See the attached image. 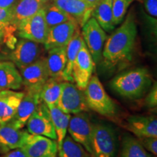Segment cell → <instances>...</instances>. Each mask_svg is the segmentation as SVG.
Listing matches in <instances>:
<instances>
[{
    "label": "cell",
    "mask_w": 157,
    "mask_h": 157,
    "mask_svg": "<svg viewBox=\"0 0 157 157\" xmlns=\"http://www.w3.org/2000/svg\"><path fill=\"white\" fill-rule=\"evenodd\" d=\"M117 137L112 126L98 122L93 124L91 138V157H116Z\"/></svg>",
    "instance_id": "4"
},
{
    "label": "cell",
    "mask_w": 157,
    "mask_h": 157,
    "mask_svg": "<svg viewBox=\"0 0 157 157\" xmlns=\"http://www.w3.org/2000/svg\"><path fill=\"white\" fill-rule=\"evenodd\" d=\"M64 80L61 78L49 77L41 90L42 101L47 105H57L62 93Z\"/></svg>",
    "instance_id": "26"
},
{
    "label": "cell",
    "mask_w": 157,
    "mask_h": 157,
    "mask_svg": "<svg viewBox=\"0 0 157 157\" xmlns=\"http://www.w3.org/2000/svg\"><path fill=\"white\" fill-rule=\"evenodd\" d=\"M0 157H26L21 148H15L5 153Z\"/></svg>",
    "instance_id": "35"
},
{
    "label": "cell",
    "mask_w": 157,
    "mask_h": 157,
    "mask_svg": "<svg viewBox=\"0 0 157 157\" xmlns=\"http://www.w3.org/2000/svg\"><path fill=\"white\" fill-rule=\"evenodd\" d=\"M12 7L9 9H0V43L6 40L11 35V33L15 31L11 23Z\"/></svg>",
    "instance_id": "30"
},
{
    "label": "cell",
    "mask_w": 157,
    "mask_h": 157,
    "mask_svg": "<svg viewBox=\"0 0 157 157\" xmlns=\"http://www.w3.org/2000/svg\"><path fill=\"white\" fill-rule=\"evenodd\" d=\"M43 8L44 10L45 21L48 29L73 18L52 2L44 5Z\"/></svg>",
    "instance_id": "28"
},
{
    "label": "cell",
    "mask_w": 157,
    "mask_h": 157,
    "mask_svg": "<svg viewBox=\"0 0 157 157\" xmlns=\"http://www.w3.org/2000/svg\"><path fill=\"white\" fill-rule=\"evenodd\" d=\"M85 44L82 36L81 31L79 29H77L74 32V34L71 39L67 46L66 47V65L65 68L63 78L64 81L74 82L72 77V66L77 56L78 51L82 48V47Z\"/></svg>",
    "instance_id": "22"
},
{
    "label": "cell",
    "mask_w": 157,
    "mask_h": 157,
    "mask_svg": "<svg viewBox=\"0 0 157 157\" xmlns=\"http://www.w3.org/2000/svg\"><path fill=\"white\" fill-rule=\"evenodd\" d=\"M84 1H85L86 2H87L88 4H89V5L93 6V7H95L96 4H97L98 2L100 1V0H84Z\"/></svg>",
    "instance_id": "37"
},
{
    "label": "cell",
    "mask_w": 157,
    "mask_h": 157,
    "mask_svg": "<svg viewBox=\"0 0 157 157\" xmlns=\"http://www.w3.org/2000/svg\"><path fill=\"white\" fill-rule=\"evenodd\" d=\"M29 133L7 122L0 124V154L21 148Z\"/></svg>",
    "instance_id": "17"
},
{
    "label": "cell",
    "mask_w": 157,
    "mask_h": 157,
    "mask_svg": "<svg viewBox=\"0 0 157 157\" xmlns=\"http://www.w3.org/2000/svg\"><path fill=\"white\" fill-rule=\"evenodd\" d=\"M125 128L137 138L157 137V119L156 116L133 115L127 119Z\"/></svg>",
    "instance_id": "16"
},
{
    "label": "cell",
    "mask_w": 157,
    "mask_h": 157,
    "mask_svg": "<svg viewBox=\"0 0 157 157\" xmlns=\"http://www.w3.org/2000/svg\"><path fill=\"white\" fill-rule=\"evenodd\" d=\"M144 6L148 14L153 17H156L157 0H144Z\"/></svg>",
    "instance_id": "34"
},
{
    "label": "cell",
    "mask_w": 157,
    "mask_h": 157,
    "mask_svg": "<svg viewBox=\"0 0 157 157\" xmlns=\"http://www.w3.org/2000/svg\"><path fill=\"white\" fill-rule=\"evenodd\" d=\"M52 124L57 136V144L59 149L61 146L63 140L67 135L68 123L71 118V114L63 112L58 106V105H48Z\"/></svg>",
    "instance_id": "24"
},
{
    "label": "cell",
    "mask_w": 157,
    "mask_h": 157,
    "mask_svg": "<svg viewBox=\"0 0 157 157\" xmlns=\"http://www.w3.org/2000/svg\"><path fill=\"white\" fill-rule=\"evenodd\" d=\"M27 132L29 134L42 135L56 140L57 136L55 131L50 111L48 105L43 101L37 106L36 109L27 121Z\"/></svg>",
    "instance_id": "9"
},
{
    "label": "cell",
    "mask_w": 157,
    "mask_h": 157,
    "mask_svg": "<svg viewBox=\"0 0 157 157\" xmlns=\"http://www.w3.org/2000/svg\"><path fill=\"white\" fill-rule=\"evenodd\" d=\"M151 157H156V156H151Z\"/></svg>",
    "instance_id": "39"
},
{
    "label": "cell",
    "mask_w": 157,
    "mask_h": 157,
    "mask_svg": "<svg viewBox=\"0 0 157 157\" xmlns=\"http://www.w3.org/2000/svg\"><path fill=\"white\" fill-rule=\"evenodd\" d=\"M41 51V47L38 43L21 39L17 42L9 58L11 62L21 70L40 58Z\"/></svg>",
    "instance_id": "13"
},
{
    "label": "cell",
    "mask_w": 157,
    "mask_h": 157,
    "mask_svg": "<svg viewBox=\"0 0 157 157\" xmlns=\"http://www.w3.org/2000/svg\"><path fill=\"white\" fill-rule=\"evenodd\" d=\"M22 86V76L15 64L11 61L0 62V91L17 90Z\"/></svg>",
    "instance_id": "21"
},
{
    "label": "cell",
    "mask_w": 157,
    "mask_h": 157,
    "mask_svg": "<svg viewBox=\"0 0 157 157\" xmlns=\"http://www.w3.org/2000/svg\"><path fill=\"white\" fill-rule=\"evenodd\" d=\"M46 61L49 76L63 78V74L66 65V48H57L48 50Z\"/></svg>",
    "instance_id": "25"
},
{
    "label": "cell",
    "mask_w": 157,
    "mask_h": 157,
    "mask_svg": "<svg viewBox=\"0 0 157 157\" xmlns=\"http://www.w3.org/2000/svg\"><path fill=\"white\" fill-rule=\"evenodd\" d=\"M137 34V25L130 13L104 44L102 59L108 68H113L130 60Z\"/></svg>",
    "instance_id": "1"
},
{
    "label": "cell",
    "mask_w": 157,
    "mask_h": 157,
    "mask_svg": "<svg viewBox=\"0 0 157 157\" xmlns=\"http://www.w3.org/2000/svg\"><path fill=\"white\" fill-rule=\"evenodd\" d=\"M25 92L12 90L0 91V124L9 122L16 113Z\"/></svg>",
    "instance_id": "19"
},
{
    "label": "cell",
    "mask_w": 157,
    "mask_h": 157,
    "mask_svg": "<svg viewBox=\"0 0 157 157\" xmlns=\"http://www.w3.org/2000/svg\"><path fill=\"white\" fill-rule=\"evenodd\" d=\"M42 89L25 90V95L21 100L16 113L9 121L15 128L22 129L29 117L32 115L42 101L40 97Z\"/></svg>",
    "instance_id": "12"
},
{
    "label": "cell",
    "mask_w": 157,
    "mask_h": 157,
    "mask_svg": "<svg viewBox=\"0 0 157 157\" xmlns=\"http://www.w3.org/2000/svg\"><path fill=\"white\" fill-rule=\"evenodd\" d=\"M21 149L26 157H57L56 140L49 137L29 134Z\"/></svg>",
    "instance_id": "11"
},
{
    "label": "cell",
    "mask_w": 157,
    "mask_h": 157,
    "mask_svg": "<svg viewBox=\"0 0 157 157\" xmlns=\"http://www.w3.org/2000/svg\"><path fill=\"white\" fill-rule=\"evenodd\" d=\"M142 146L138 139L132 136H124L121 143L120 157H151Z\"/></svg>",
    "instance_id": "27"
},
{
    "label": "cell",
    "mask_w": 157,
    "mask_h": 157,
    "mask_svg": "<svg viewBox=\"0 0 157 157\" xmlns=\"http://www.w3.org/2000/svg\"><path fill=\"white\" fill-rule=\"evenodd\" d=\"M40 1L42 2V3L43 4V5H47V4H48L49 2H50L52 0H40Z\"/></svg>",
    "instance_id": "38"
},
{
    "label": "cell",
    "mask_w": 157,
    "mask_h": 157,
    "mask_svg": "<svg viewBox=\"0 0 157 157\" xmlns=\"http://www.w3.org/2000/svg\"><path fill=\"white\" fill-rule=\"evenodd\" d=\"M81 34L94 62L99 64L102 60L103 46L107 39L106 33L96 20L91 17L83 25Z\"/></svg>",
    "instance_id": "5"
},
{
    "label": "cell",
    "mask_w": 157,
    "mask_h": 157,
    "mask_svg": "<svg viewBox=\"0 0 157 157\" xmlns=\"http://www.w3.org/2000/svg\"><path fill=\"white\" fill-rule=\"evenodd\" d=\"M95 67V62L84 44L78 51L72 66L73 81L79 89L84 90L87 87Z\"/></svg>",
    "instance_id": "10"
},
{
    "label": "cell",
    "mask_w": 157,
    "mask_h": 157,
    "mask_svg": "<svg viewBox=\"0 0 157 157\" xmlns=\"http://www.w3.org/2000/svg\"><path fill=\"white\" fill-rule=\"evenodd\" d=\"M132 2L133 0H112L113 19L115 26L122 22L127 9Z\"/></svg>",
    "instance_id": "31"
},
{
    "label": "cell",
    "mask_w": 157,
    "mask_h": 157,
    "mask_svg": "<svg viewBox=\"0 0 157 157\" xmlns=\"http://www.w3.org/2000/svg\"><path fill=\"white\" fill-rule=\"evenodd\" d=\"M58 106L69 114L88 111L84 90L79 89L74 82L64 81L62 93L58 102Z\"/></svg>",
    "instance_id": "7"
},
{
    "label": "cell",
    "mask_w": 157,
    "mask_h": 157,
    "mask_svg": "<svg viewBox=\"0 0 157 157\" xmlns=\"http://www.w3.org/2000/svg\"><path fill=\"white\" fill-rule=\"evenodd\" d=\"M93 123L90 121L87 111L72 114L71 116L67 131L71 137L81 144L90 154L91 138Z\"/></svg>",
    "instance_id": "8"
},
{
    "label": "cell",
    "mask_w": 157,
    "mask_h": 157,
    "mask_svg": "<svg viewBox=\"0 0 157 157\" xmlns=\"http://www.w3.org/2000/svg\"><path fill=\"white\" fill-rule=\"evenodd\" d=\"M16 30L21 39L44 44L49 30L45 21L44 8L42 7L36 14L20 23Z\"/></svg>",
    "instance_id": "6"
},
{
    "label": "cell",
    "mask_w": 157,
    "mask_h": 157,
    "mask_svg": "<svg viewBox=\"0 0 157 157\" xmlns=\"http://www.w3.org/2000/svg\"><path fill=\"white\" fill-rule=\"evenodd\" d=\"M147 151L151 152L154 156L157 155V137H148L137 138Z\"/></svg>",
    "instance_id": "32"
},
{
    "label": "cell",
    "mask_w": 157,
    "mask_h": 157,
    "mask_svg": "<svg viewBox=\"0 0 157 157\" xmlns=\"http://www.w3.org/2000/svg\"><path fill=\"white\" fill-rule=\"evenodd\" d=\"M84 93L88 109L105 117H117V105L108 95L97 76H92Z\"/></svg>",
    "instance_id": "3"
},
{
    "label": "cell",
    "mask_w": 157,
    "mask_h": 157,
    "mask_svg": "<svg viewBox=\"0 0 157 157\" xmlns=\"http://www.w3.org/2000/svg\"><path fill=\"white\" fill-rule=\"evenodd\" d=\"M94 17L105 32H111L115 29L113 24L112 0H100L92 11Z\"/></svg>",
    "instance_id": "23"
},
{
    "label": "cell",
    "mask_w": 157,
    "mask_h": 157,
    "mask_svg": "<svg viewBox=\"0 0 157 157\" xmlns=\"http://www.w3.org/2000/svg\"><path fill=\"white\" fill-rule=\"evenodd\" d=\"M58 153L59 157H91L81 144L67 135L63 140Z\"/></svg>",
    "instance_id": "29"
},
{
    "label": "cell",
    "mask_w": 157,
    "mask_h": 157,
    "mask_svg": "<svg viewBox=\"0 0 157 157\" xmlns=\"http://www.w3.org/2000/svg\"><path fill=\"white\" fill-rule=\"evenodd\" d=\"M17 0H0V9L11 8Z\"/></svg>",
    "instance_id": "36"
},
{
    "label": "cell",
    "mask_w": 157,
    "mask_h": 157,
    "mask_svg": "<svg viewBox=\"0 0 157 157\" xmlns=\"http://www.w3.org/2000/svg\"><path fill=\"white\" fill-rule=\"evenodd\" d=\"M78 28V23L72 18L50 29L44 44V48L50 50L57 48H66Z\"/></svg>",
    "instance_id": "15"
},
{
    "label": "cell",
    "mask_w": 157,
    "mask_h": 157,
    "mask_svg": "<svg viewBox=\"0 0 157 157\" xmlns=\"http://www.w3.org/2000/svg\"><path fill=\"white\" fill-rule=\"evenodd\" d=\"M51 2L75 19L82 27L91 17L94 9L84 0H52Z\"/></svg>",
    "instance_id": "18"
},
{
    "label": "cell",
    "mask_w": 157,
    "mask_h": 157,
    "mask_svg": "<svg viewBox=\"0 0 157 157\" xmlns=\"http://www.w3.org/2000/svg\"><path fill=\"white\" fill-rule=\"evenodd\" d=\"M43 7L40 0H17L12 7V25L16 30L20 23L36 14Z\"/></svg>",
    "instance_id": "20"
},
{
    "label": "cell",
    "mask_w": 157,
    "mask_h": 157,
    "mask_svg": "<svg viewBox=\"0 0 157 157\" xmlns=\"http://www.w3.org/2000/svg\"><path fill=\"white\" fill-rule=\"evenodd\" d=\"M21 74L25 90L42 89L50 77L46 58H39L36 61L21 69Z\"/></svg>",
    "instance_id": "14"
},
{
    "label": "cell",
    "mask_w": 157,
    "mask_h": 157,
    "mask_svg": "<svg viewBox=\"0 0 157 157\" xmlns=\"http://www.w3.org/2000/svg\"><path fill=\"white\" fill-rule=\"evenodd\" d=\"M146 106L150 109L156 108L157 105V84L154 82L153 84L151 89L149 90L148 95H146L145 99Z\"/></svg>",
    "instance_id": "33"
},
{
    "label": "cell",
    "mask_w": 157,
    "mask_h": 157,
    "mask_svg": "<svg viewBox=\"0 0 157 157\" xmlns=\"http://www.w3.org/2000/svg\"><path fill=\"white\" fill-rule=\"evenodd\" d=\"M152 77L146 68H135L121 72L110 82V87L124 98L136 100L148 92Z\"/></svg>",
    "instance_id": "2"
}]
</instances>
